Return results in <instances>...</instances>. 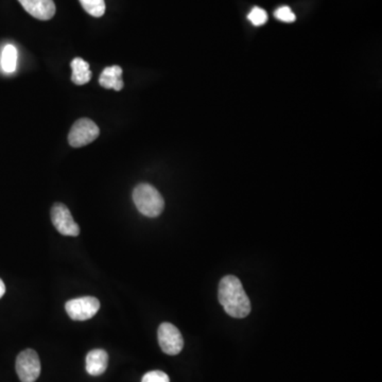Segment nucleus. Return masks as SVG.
Instances as JSON below:
<instances>
[{
    "label": "nucleus",
    "mask_w": 382,
    "mask_h": 382,
    "mask_svg": "<svg viewBox=\"0 0 382 382\" xmlns=\"http://www.w3.org/2000/svg\"><path fill=\"white\" fill-rule=\"evenodd\" d=\"M108 354L103 350H92L86 356V372L90 376H100L106 371Z\"/></svg>",
    "instance_id": "nucleus-9"
},
{
    "label": "nucleus",
    "mask_w": 382,
    "mask_h": 382,
    "mask_svg": "<svg viewBox=\"0 0 382 382\" xmlns=\"http://www.w3.org/2000/svg\"><path fill=\"white\" fill-rule=\"evenodd\" d=\"M6 293V285L3 283V279H0V299L5 295Z\"/></svg>",
    "instance_id": "nucleus-17"
},
{
    "label": "nucleus",
    "mask_w": 382,
    "mask_h": 382,
    "mask_svg": "<svg viewBox=\"0 0 382 382\" xmlns=\"http://www.w3.org/2000/svg\"><path fill=\"white\" fill-rule=\"evenodd\" d=\"M72 81L77 86H84L88 83L92 79V72L90 70V64L83 59L76 58L72 60Z\"/></svg>",
    "instance_id": "nucleus-11"
},
{
    "label": "nucleus",
    "mask_w": 382,
    "mask_h": 382,
    "mask_svg": "<svg viewBox=\"0 0 382 382\" xmlns=\"http://www.w3.org/2000/svg\"><path fill=\"white\" fill-rule=\"evenodd\" d=\"M100 130L92 120L81 118L77 120L68 135L70 145L74 148L90 145L99 137Z\"/></svg>",
    "instance_id": "nucleus-3"
},
{
    "label": "nucleus",
    "mask_w": 382,
    "mask_h": 382,
    "mask_svg": "<svg viewBox=\"0 0 382 382\" xmlns=\"http://www.w3.org/2000/svg\"><path fill=\"white\" fill-rule=\"evenodd\" d=\"M274 17H277L279 21H283V23H293L296 19L294 13L291 11L290 8L287 6L279 8L277 11L274 12Z\"/></svg>",
    "instance_id": "nucleus-15"
},
{
    "label": "nucleus",
    "mask_w": 382,
    "mask_h": 382,
    "mask_svg": "<svg viewBox=\"0 0 382 382\" xmlns=\"http://www.w3.org/2000/svg\"><path fill=\"white\" fill-rule=\"evenodd\" d=\"M248 19L254 26L265 25L268 21L267 12L265 10L261 9V8L255 7L250 12Z\"/></svg>",
    "instance_id": "nucleus-14"
},
{
    "label": "nucleus",
    "mask_w": 382,
    "mask_h": 382,
    "mask_svg": "<svg viewBox=\"0 0 382 382\" xmlns=\"http://www.w3.org/2000/svg\"><path fill=\"white\" fill-rule=\"evenodd\" d=\"M220 304L228 316L243 319L251 312V302L239 279L228 275L220 281L218 291Z\"/></svg>",
    "instance_id": "nucleus-1"
},
{
    "label": "nucleus",
    "mask_w": 382,
    "mask_h": 382,
    "mask_svg": "<svg viewBox=\"0 0 382 382\" xmlns=\"http://www.w3.org/2000/svg\"><path fill=\"white\" fill-rule=\"evenodd\" d=\"M133 201L139 212L149 218H157L165 208V201L159 191L149 184H139L135 187Z\"/></svg>",
    "instance_id": "nucleus-2"
},
{
    "label": "nucleus",
    "mask_w": 382,
    "mask_h": 382,
    "mask_svg": "<svg viewBox=\"0 0 382 382\" xmlns=\"http://www.w3.org/2000/svg\"><path fill=\"white\" fill-rule=\"evenodd\" d=\"M141 382H170L169 376L161 371H152L145 374Z\"/></svg>",
    "instance_id": "nucleus-16"
},
{
    "label": "nucleus",
    "mask_w": 382,
    "mask_h": 382,
    "mask_svg": "<svg viewBox=\"0 0 382 382\" xmlns=\"http://www.w3.org/2000/svg\"><path fill=\"white\" fill-rule=\"evenodd\" d=\"M67 314L74 321H88L94 318L100 309L99 299L94 296L70 299L65 305Z\"/></svg>",
    "instance_id": "nucleus-5"
},
{
    "label": "nucleus",
    "mask_w": 382,
    "mask_h": 382,
    "mask_svg": "<svg viewBox=\"0 0 382 382\" xmlns=\"http://www.w3.org/2000/svg\"><path fill=\"white\" fill-rule=\"evenodd\" d=\"M17 50L13 45H7L1 53V67L3 72L12 74L17 70Z\"/></svg>",
    "instance_id": "nucleus-12"
},
{
    "label": "nucleus",
    "mask_w": 382,
    "mask_h": 382,
    "mask_svg": "<svg viewBox=\"0 0 382 382\" xmlns=\"http://www.w3.org/2000/svg\"><path fill=\"white\" fill-rule=\"evenodd\" d=\"M83 9L88 14L94 17H103L105 13V1L104 0H79Z\"/></svg>",
    "instance_id": "nucleus-13"
},
{
    "label": "nucleus",
    "mask_w": 382,
    "mask_h": 382,
    "mask_svg": "<svg viewBox=\"0 0 382 382\" xmlns=\"http://www.w3.org/2000/svg\"><path fill=\"white\" fill-rule=\"evenodd\" d=\"M99 83L102 88L106 90H114L119 92L123 88V81H122L121 67L110 66L101 72L99 77Z\"/></svg>",
    "instance_id": "nucleus-10"
},
{
    "label": "nucleus",
    "mask_w": 382,
    "mask_h": 382,
    "mask_svg": "<svg viewBox=\"0 0 382 382\" xmlns=\"http://www.w3.org/2000/svg\"><path fill=\"white\" fill-rule=\"evenodd\" d=\"M23 9L31 17L39 21H49L56 14V5L53 0H19Z\"/></svg>",
    "instance_id": "nucleus-8"
},
{
    "label": "nucleus",
    "mask_w": 382,
    "mask_h": 382,
    "mask_svg": "<svg viewBox=\"0 0 382 382\" xmlns=\"http://www.w3.org/2000/svg\"><path fill=\"white\" fill-rule=\"evenodd\" d=\"M159 343L161 350L169 356L180 354L184 348L182 334L171 323H163L157 332Z\"/></svg>",
    "instance_id": "nucleus-7"
},
{
    "label": "nucleus",
    "mask_w": 382,
    "mask_h": 382,
    "mask_svg": "<svg viewBox=\"0 0 382 382\" xmlns=\"http://www.w3.org/2000/svg\"><path fill=\"white\" fill-rule=\"evenodd\" d=\"M51 221L61 235L77 237L80 234V228L63 203H56L51 208Z\"/></svg>",
    "instance_id": "nucleus-6"
},
{
    "label": "nucleus",
    "mask_w": 382,
    "mask_h": 382,
    "mask_svg": "<svg viewBox=\"0 0 382 382\" xmlns=\"http://www.w3.org/2000/svg\"><path fill=\"white\" fill-rule=\"evenodd\" d=\"M17 376L21 382H35L41 375V360L35 350H23L17 356Z\"/></svg>",
    "instance_id": "nucleus-4"
}]
</instances>
